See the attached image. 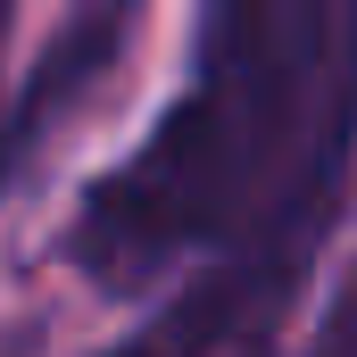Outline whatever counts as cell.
Wrapping results in <instances>:
<instances>
[{"label": "cell", "instance_id": "2", "mask_svg": "<svg viewBox=\"0 0 357 357\" xmlns=\"http://www.w3.org/2000/svg\"><path fill=\"white\" fill-rule=\"evenodd\" d=\"M8 33H17V0H0V67H8ZM17 167V150H8V116H0V175Z\"/></svg>", "mask_w": 357, "mask_h": 357}, {"label": "cell", "instance_id": "1", "mask_svg": "<svg viewBox=\"0 0 357 357\" xmlns=\"http://www.w3.org/2000/svg\"><path fill=\"white\" fill-rule=\"evenodd\" d=\"M233 158H241V133L225 125V91L199 84L125 175L91 191L84 225H75V258L108 291L116 282H142L167 250H183L191 233L216 225V199L233 183Z\"/></svg>", "mask_w": 357, "mask_h": 357}]
</instances>
